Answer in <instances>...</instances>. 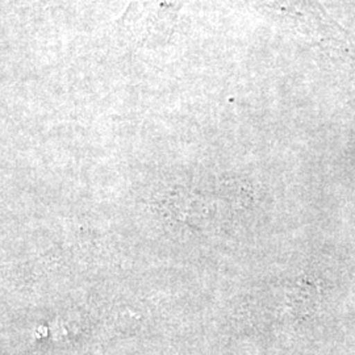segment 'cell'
<instances>
[{
  "label": "cell",
  "mask_w": 355,
  "mask_h": 355,
  "mask_svg": "<svg viewBox=\"0 0 355 355\" xmlns=\"http://www.w3.org/2000/svg\"><path fill=\"white\" fill-rule=\"evenodd\" d=\"M178 15L177 0H132L123 24L145 44H164L174 36Z\"/></svg>",
  "instance_id": "obj_1"
}]
</instances>
